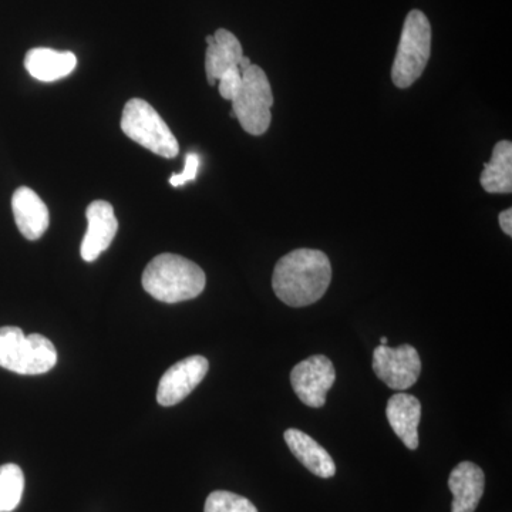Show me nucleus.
Instances as JSON below:
<instances>
[{
	"label": "nucleus",
	"mask_w": 512,
	"mask_h": 512,
	"mask_svg": "<svg viewBox=\"0 0 512 512\" xmlns=\"http://www.w3.org/2000/svg\"><path fill=\"white\" fill-rule=\"evenodd\" d=\"M332 281L328 255L318 249H295L279 259L272 276L275 295L285 305L303 308L318 302Z\"/></svg>",
	"instance_id": "1"
},
{
	"label": "nucleus",
	"mask_w": 512,
	"mask_h": 512,
	"mask_svg": "<svg viewBox=\"0 0 512 512\" xmlns=\"http://www.w3.org/2000/svg\"><path fill=\"white\" fill-rule=\"evenodd\" d=\"M207 284L204 271L184 256L161 254L147 265L143 288L164 303L190 301L200 296Z\"/></svg>",
	"instance_id": "2"
},
{
	"label": "nucleus",
	"mask_w": 512,
	"mask_h": 512,
	"mask_svg": "<svg viewBox=\"0 0 512 512\" xmlns=\"http://www.w3.org/2000/svg\"><path fill=\"white\" fill-rule=\"evenodd\" d=\"M57 363L55 345L45 336H26L15 326L0 328V367L18 375L35 376L49 372Z\"/></svg>",
	"instance_id": "3"
},
{
	"label": "nucleus",
	"mask_w": 512,
	"mask_h": 512,
	"mask_svg": "<svg viewBox=\"0 0 512 512\" xmlns=\"http://www.w3.org/2000/svg\"><path fill=\"white\" fill-rule=\"evenodd\" d=\"M431 52V26L421 10L414 9L404 22L402 37L392 67V79L399 89H407L420 79Z\"/></svg>",
	"instance_id": "4"
},
{
	"label": "nucleus",
	"mask_w": 512,
	"mask_h": 512,
	"mask_svg": "<svg viewBox=\"0 0 512 512\" xmlns=\"http://www.w3.org/2000/svg\"><path fill=\"white\" fill-rule=\"evenodd\" d=\"M232 101L231 117L251 136H262L271 126L274 104L271 83L261 67L251 64L242 73V84Z\"/></svg>",
	"instance_id": "5"
},
{
	"label": "nucleus",
	"mask_w": 512,
	"mask_h": 512,
	"mask_svg": "<svg viewBox=\"0 0 512 512\" xmlns=\"http://www.w3.org/2000/svg\"><path fill=\"white\" fill-rule=\"evenodd\" d=\"M121 130L141 147L164 158H174L180 153L177 138L146 100L131 99L124 106Z\"/></svg>",
	"instance_id": "6"
},
{
	"label": "nucleus",
	"mask_w": 512,
	"mask_h": 512,
	"mask_svg": "<svg viewBox=\"0 0 512 512\" xmlns=\"http://www.w3.org/2000/svg\"><path fill=\"white\" fill-rule=\"evenodd\" d=\"M373 372L390 389L404 392L419 380V352L412 345H402L399 348L380 345L373 352Z\"/></svg>",
	"instance_id": "7"
},
{
	"label": "nucleus",
	"mask_w": 512,
	"mask_h": 512,
	"mask_svg": "<svg viewBox=\"0 0 512 512\" xmlns=\"http://www.w3.org/2000/svg\"><path fill=\"white\" fill-rule=\"evenodd\" d=\"M336 382V370L329 357L313 355L298 363L291 372L293 392L306 406H325L326 394Z\"/></svg>",
	"instance_id": "8"
},
{
	"label": "nucleus",
	"mask_w": 512,
	"mask_h": 512,
	"mask_svg": "<svg viewBox=\"0 0 512 512\" xmlns=\"http://www.w3.org/2000/svg\"><path fill=\"white\" fill-rule=\"evenodd\" d=\"M210 363L204 356H190L175 363L161 377L157 390V402L164 407L174 406L190 396L207 376Z\"/></svg>",
	"instance_id": "9"
},
{
	"label": "nucleus",
	"mask_w": 512,
	"mask_h": 512,
	"mask_svg": "<svg viewBox=\"0 0 512 512\" xmlns=\"http://www.w3.org/2000/svg\"><path fill=\"white\" fill-rule=\"evenodd\" d=\"M86 217L87 231L80 254L84 261L94 262L110 247L119 231V221L114 214L113 205L107 201H93L87 207Z\"/></svg>",
	"instance_id": "10"
},
{
	"label": "nucleus",
	"mask_w": 512,
	"mask_h": 512,
	"mask_svg": "<svg viewBox=\"0 0 512 512\" xmlns=\"http://www.w3.org/2000/svg\"><path fill=\"white\" fill-rule=\"evenodd\" d=\"M448 487L453 493L451 512H474L484 495V471L471 461H463L451 471Z\"/></svg>",
	"instance_id": "11"
},
{
	"label": "nucleus",
	"mask_w": 512,
	"mask_h": 512,
	"mask_svg": "<svg viewBox=\"0 0 512 512\" xmlns=\"http://www.w3.org/2000/svg\"><path fill=\"white\" fill-rule=\"evenodd\" d=\"M12 210L20 234L29 241L42 238L50 224L49 210L37 192L20 187L12 197Z\"/></svg>",
	"instance_id": "12"
},
{
	"label": "nucleus",
	"mask_w": 512,
	"mask_h": 512,
	"mask_svg": "<svg viewBox=\"0 0 512 512\" xmlns=\"http://www.w3.org/2000/svg\"><path fill=\"white\" fill-rule=\"evenodd\" d=\"M387 420L394 433L410 450L419 448L421 404L412 394L397 393L390 397L386 409Z\"/></svg>",
	"instance_id": "13"
},
{
	"label": "nucleus",
	"mask_w": 512,
	"mask_h": 512,
	"mask_svg": "<svg viewBox=\"0 0 512 512\" xmlns=\"http://www.w3.org/2000/svg\"><path fill=\"white\" fill-rule=\"evenodd\" d=\"M207 55H205V72L208 83L214 86L222 74L239 66L244 50L234 33L227 29H218L214 36H207Z\"/></svg>",
	"instance_id": "14"
},
{
	"label": "nucleus",
	"mask_w": 512,
	"mask_h": 512,
	"mask_svg": "<svg viewBox=\"0 0 512 512\" xmlns=\"http://www.w3.org/2000/svg\"><path fill=\"white\" fill-rule=\"evenodd\" d=\"M285 443L293 456L320 478H332L336 474V466L333 458L318 441L312 439L301 430L289 429L284 434Z\"/></svg>",
	"instance_id": "15"
},
{
	"label": "nucleus",
	"mask_w": 512,
	"mask_h": 512,
	"mask_svg": "<svg viewBox=\"0 0 512 512\" xmlns=\"http://www.w3.org/2000/svg\"><path fill=\"white\" fill-rule=\"evenodd\" d=\"M76 56L72 52H57L47 47L29 50L25 57V67L33 79L40 82H56L74 72Z\"/></svg>",
	"instance_id": "16"
},
{
	"label": "nucleus",
	"mask_w": 512,
	"mask_h": 512,
	"mask_svg": "<svg viewBox=\"0 0 512 512\" xmlns=\"http://www.w3.org/2000/svg\"><path fill=\"white\" fill-rule=\"evenodd\" d=\"M481 187L490 194H511L512 143L508 140L495 144L490 163L484 164Z\"/></svg>",
	"instance_id": "17"
},
{
	"label": "nucleus",
	"mask_w": 512,
	"mask_h": 512,
	"mask_svg": "<svg viewBox=\"0 0 512 512\" xmlns=\"http://www.w3.org/2000/svg\"><path fill=\"white\" fill-rule=\"evenodd\" d=\"M25 491V476L16 464L0 466V512H12L19 507Z\"/></svg>",
	"instance_id": "18"
},
{
	"label": "nucleus",
	"mask_w": 512,
	"mask_h": 512,
	"mask_svg": "<svg viewBox=\"0 0 512 512\" xmlns=\"http://www.w3.org/2000/svg\"><path fill=\"white\" fill-rule=\"evenodd\" d=\"M204 512H258L254 504L242 495L229 491H214L205 501Z\"/></svg>",
	"instance_id": "19"
},
{
	"label": "nucleus",
	"mask_w": 512,
	"mask_h": 512,
	"mask_svg": "<svg viewBox=\"0 0 512 512\" xmlns=\"http://www.w3.org/2000/svg\"><path fill=\"white\" fill-rule=\"evenodd\" d=\"M220 82V94L222 99L231 101L234 99L235 94L238 93L239 87L242 84V73L239 67L229 69L222 74Z\"/></svg>",
	"instance_id": "20"
},
{
	"label": "nucleus",
	"mask_w": 512,
	"mask_h": 512,
	"mask_svg": "<svg viewBox=\"0 0 512 512\" xmlns=\"http://www.w3.org/2000/svg\"><path fill=\"white\" fill-rule=\"evenodd\" d=\"M198 168H200V157L195 153H188L183 173L174 174L170 178V184L173 187H183L184 184L194 181L197 178Z\"/></svg>",
	"instance_id": "21"
},
{
	"label": "nucleus",
	"mask_w": 512,
	"mask_h": 512,
	"mask_svg": "<svg viewBox=\"0 0 512 512\" xmlns=\"http://www.w3.org/2000/svg\"><path fill=\"white\" fill-rule=\"evenodd\" d=\"M498 221H500V227L503 229L504 234H507L508 237H512V210L508 208L501 212L500 217H498Z\"/></svg>",
	"instance_id": "22"
},
{
	"label": "nucleus",
	"mask_w": 512,
	"mask_h": 512,
	"mask_svg": "<svg viewBox=\"0 0 512 512\" xmlns=\"http://www.w3.org/2000/svg\"><path fill=\"white\" fill-rule=\"evenodd\" d=\"M251 60H249V57L244 56L241 59V62H239V70H241V73H244L245 70L248 69L249 66H251Z\"/></svg>",
	"instance_id": "23"
},
{
	"label": "nucleus",
	"mask_w": 512,
	"mask_h": 512,
	"mask_svg": "<svg viewBox=\"0 0 512 512\" xmlns=\"http://www.w3.org/2000/svg\"><path fill=\"white\" fill-rule=\"evenodd\" d=\"M387 343H389V339H387L386 336H383V338L380 339V345L387 346Z\"/></svg>",
	"instance_id": "24"
}]
</instances>
